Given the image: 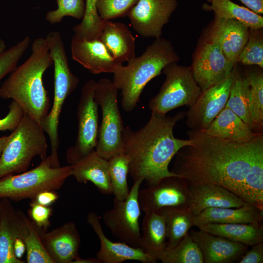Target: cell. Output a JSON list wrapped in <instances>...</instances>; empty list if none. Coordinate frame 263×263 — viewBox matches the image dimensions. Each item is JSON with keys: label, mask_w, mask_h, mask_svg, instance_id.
Wrapping results in <instances>:
<instances>
[{"label": "cell", "mask_w": 263, "mask_h": 263, "mask_svg": "<svg viewBox=\"0 0 263 263\" xmlns=\"http://www.w3.org/2000/svg\"><path fill=\"white\" fill-rule=\"evenodd\" d=\"M263 210L246 202L237 208L213 207L203 210L194 216V226L209 223L263 224Z\"/></svg>", "instance_id": "23"}, {"label": "cell", "mask_w": 263, "mask_h": 263, "mask_svg": "<svg viewBox=\"0 0 263 263\" xmlns=\"http://www.w3.org/2000/svg\"><path fill=\"white\" fill-rule=\"evenodd\" d=\"M87 220L99 239L100 247L96 254V258L100 263H121L129 260L143 263L157 262L154 256L144 252L141 248L133 247L122 242L110 240L105 235L99 217L95 212H90Z\"/></svg>", "instance_id": "17"}, {"label": "cell", "mask_w": 263, "mask_h": 263, "mask_svg": "<svg viewBox=\"0 0 263 263\" xmlns=\"http://www.w3.org/2000/svg\"><path fill=\"white\" fill-rule=\"evenodd\" d=\"M238 63L263 68V28L249 29L247 41L238 57Z\"/></svg>", "instance_id": "38"}, {"label": "cell", "mask_w": 263, "mask_h": 263, "mask_svg": "<svg viewBox=\"0 0 263 263\" xmlns=\"http://www.w3.org/2000/svg\"><path fill=\"white\" fill-rule=\"evenodd\" d=\"M111 185L114 198L124 200L130 192L127 176L129 172L130 159L124 152L108 159Z\"/></svg>", "instance_id": "35"}, {"label": "cell", "mask_w": 263, "mask_h": 263, "mask_svg": "<svg viewBox=\"0 0 263 263\" xmlns=\"http://www.w3.org/2000/svg\"><path fill=\"white\" fill-rule=\"evenodd\" d=\"M180 57L171 42L162 37L155 38L140 56L119 65L114 71L113 82L121 90V105L127 112L133 111L146 85L159 75L168 65L177 63Z\"/></svg>", "instance_id": "4"}, {"label": "cell", "mask_w": 263, "mask_h": 263, "mask_svg": "<svg viewBox=\"0 0 263 263\" xmlns=\"http://www.w3.org/2000/svg\"><path fill=\"white\" fill-rule=\"evenodd\" d=\"M198 228L209 233L247 246H253L263 242V224L209 223Z\"/></svg>", "instance_id": "27"}, {"label": "cell", "mask_w": 263, "mask_h": 263, "mask_svg": "<svg viewBox=\"0 0 263 263\" xmlns=\"http://www.w3.org/2000/svg\"><path fill=\"white\" fill-rule=\"evenodd\" d=\"M166 79L158 93L150 101L151 113L164 116L171 110L182 106H190L202 93L190 66L173 63L162 71Z\"/></svg>", "instance_id": "9"}, {"label": "cell", "mask_w": 263, "mask_h": 263, "mask_svg": "<svg viewBox=\"0 0 263 263\" xmlns=\"http://www.w3.org/2000/svg\"><path fill=\"white\" fill-rule=\"evenodd\" d=\"M70 165L71 175L79 183L91 182L101 193H113L108 160L99 155L95 150Z\"/></svg>", "instance_id": "24"}, {"label": "cell", "mask_w": 263, "mask_h": 263, "mask_svg": "<svg viewBox=\"0 0 263 263\" xmlns=\"http://www.w3.org/2000/svg\"><path fill=\"white\" fill-rule=\"evenodd\" d=\"M141 231L140 248L156 257L167 244L164 217L160 213H145L142 220Z\"/></svg>", "instance_id": "28"}, {"label": "cell", "mask_w": 263, "mask_h": 263, "mask_svg": "<svg viewBox=\"0 0 263 263\" xmlns=\"http://www.w3.org/2000/svg\"><path fill=\"white\" fill-rule=\"evenodd\" d=\"M244 201L263 210V147L254 154L244 182Z\"/></svg>", "instance_id": "32"}, {"label": "cell", "mask_w": 263, "mask_h": 263, "mask_svg": "<svg viewBox=\"0 0 263 263\" xmlns=\"http://www.w3.org/2000/svg\"><path fill=\"white\" fill-rule=\"evenodd\" d=\"M30 43V37L27 36L0 54V80L16 68L19 61L28 49Z\"/></svg>", "instance_id": "40"}, {"label": "cell", "mask_w": 263, "mask_h": 263, "mask_svg": "<svg viewBox=\"0 0 263 263\" xmlns=\"http://www.w3.org/2000/svg\"><path fill=\"white\" fill-rule=\"evenodd\" d=\"M6 45L5 42L0 38V54L6 50Z\"/></svg>", "instance_id": "50"}, {"label": "cell", "mask_w": 263, "mask_h": 263, "mask_svg": "<svg viewBox=\"0 0 263 263\" xmlns=\"http://www.w3.org/2000/svg\"><path fill=\"white\" fill-rule=\"evenodd\" d=\"M25 227L21 238L26 246L28 263H55L45 248L38 228L23 212L20 211Z\"/></svg>", "instance_id": "34"}, {"label": "cell", "mask_w": 263, "mask_h": 263, "mask_svg": "<svg viewBox=\"0 0 263 263\" xmlns=\"http://www.w3.org/2000/svg\"><path fill=\"white\" fill-rule=\"evenodd\" d=\"M187 135L192 144L178 151L171 171L189 184L220 185L244 201V180L254 154L263 147V132L246 142L224 140L198 130H190Z\"/></svg>", "instance_id": "1"}, {"label": "cell", "mask_w": 263, "mask_h": 263, "mask_svg": "<svg viewBox=\"0 0 263 263\" xmlns=\"http://www.w3.org/2000/svg\"><path fill=\"white\" fill-rule=\"evenodd\" d=\"M96 82L93 79L84 85L77 109L78 132L75 145L67 150L70 165L95 150L98 134V104L94 97Z\"/></svg>", "instance_id": "11"}, {"label": "cell", "mask_w": 263, "mask_h": 263, "mask_svg": "<svg viewBox=\"0 0 263 263\" xmlns=\"http://www.w3.org/2000/svg\"><path fill=\"white\" fill-rule=\"evenodd\" d=\"M247 8L255 13L263 14V0H240Z\"/></svg>", "instance_id": "47"}, {"label": "cell", "mask_w": 263, "mask_h": 263, "mask_svg": "<svg viewBox=\"0 0 263 263\" xmlns=\"http://www.w3.org/2000/svg\"><path fill=\"white\" fill-rule=\"evenodd\" d=\"M98 0H85V11L81 22L73 27L75 35L87 40L99 39L105 22L97 12Z\"/></svg>", "instance_id": "36"}, {"label": "cell", "mask_w": 263, "mask_h": 263, "mask_svg": "<svg viewBox=\"0 0 263 263\" xmlns=\"http://www.w3.org/2000/svg\"><path fill=\"white\" fill-rule=\"evenodd\" d=\"M9 138V135L8 136H3L0 137V158L5 146V145L8 140Z\"/></svg>", "instance_id": "49"}, {"label": "cell", "mask_w": 263, "mask_h": 263, "mask_svg": "<svg viewBox=\"0 0 263 263\" xmlns=\"http://www.w3.org/2000/svg\"><path fill=\"white\" fill-rule=\"evenodd\" d=\"M164 217L167 230V246H176L194 225V216L188 207H170L159 212Z\"/></svg>", "instance_id": "31"}, {"label": "cell", "mask_w": 263, "mask_h": 263, "mask_svg": "<svg viewBox=\"0 0 263 263\" xmlns=\"http://www.w3.org/2000/svg\"><path fill=\"white\" fill-rule=\"evenodd\" d=\"M13 251L15 257L18 259L21 260V259L26 252V246L20 236L15 239L13 244Z\"/></svg>", "instance_id": "46"}, {"label": "cell", "mask_w": 263, "mask_h": 263, "mask_svg": "<svg viewBox=\"0 0 263 263\" xmlns=\"http://www.w3.org/2000/svg\"><path fill=\"white\" fill-rule=\"evenodd\" d=\"M163 263H204L202 252L188 233L175 246H167L156 256Z\"/></svg>", "instance_id": "33"}, {"label": "cell", "mask_w": 263, "mask_h": 263, "mask_svg": "<svg viewBox=\"0 0 263 263\" xmlns=\"http://www.w3.org/2000/svg\"><path fill=\"white\" fill-rule=\"evenodd\" d=\"M262 69L244 73L250 86L253 121L255 126L263 125V73Z\"/></svg>", "instance_id": "37"}, {"label": "cell", "mask_w": 263, "mask_h": 263, "mask_svg": "<svg viewBox=\"0 0 263 263\" xmlns=\"http://www.w3.org/2000/svg\"><path fill=\"white\" fill-rule=\"evenodd\" d=\"M73 263H100L97 258H90L88 259H81L79 257L76 258Z\"/></svg>", "instance_id": "48"}, {"label": "cell", "mask_w": 263, "mask_h": 263, "mask_svg": "<svg viewBox=\"0 0 263 263\" xmlns=\"http://www.w3.org/2000/svg\"><path fill=\"white\" fill-rule=\"evenodd\" d=\"M249 28L234 19L214 17L201 38L216 43L228 59L237 64L248 38Z\"/></svg>", "instance_id": "16"}, {"label": "cell", "mask_w": 263, "mask_h": 263, "mask_svg": "<svg viewBox=\"0 0 263 263\" xmlns=\"http://www.w3.org/2000/svg\"><path fill=\"white\" fill-rule=\"evenodd\" d=\"M207 134L224 140L246 142L258 133L228 108L225 106L204 131Z\"/></svg>", "instance_id": "26"}, {"label": "cell", "mask_w": 263, "mask_h": 263, "mask_svg": "<svg viewBox=\"0 0 263 263\" xmlns=\"http://www.w3.org/2000/svg\"><path fill=\"white\" fill-rule=\"evenodd\" d=\"M236 65L216 43L201 38L190 68L195 80L204 91L228 77Z\"/></svg>", "instance_id": "12"}, {"label": "cell", "mask_w": 263, "mask_h": 263, "mask_svg": "<svg viewBox=\"0 0 263 263\" xmlns=\"http://www.w3.org/2000/svg\"><path fill=\"white\" fill-rule=\"evenodd\" d=\"M225 106L235 113L253 130L254 125L250 86L244 73L237 70L236 65L229 97Z\"/></svg>", "instance_id": "29"}, {"label": "cell", "mask_w": 263, "mask_h": 263, "mask_svg": "<svg viewBox=\"0 0 263 263\" xmlns=\"http://www.w3.org/2000/svg\"><path fill=\"white\" fill-rule=\"evenodd\" d=\"M39 233L55 263H72L79 257L81 240L74 223L68 222L48 232L39 231Z\"/></svg>", "instance_id": "20"}, {"label": "cell", "mask_w": 263, "mask_h": 263, "mask_svg": "<svg viewBox=\"0 0 263 263\" xmlns=\"http://www.w3.org/2000/svg\"><path fill=\"white\" fill-rule=\"evenodd\" d=\"M53 62L45 38L33 41L31 54L27 59L10 73L0 86V96L12 99L39 124L48 114L50 107L48 92L42 77Z\"/></svg>", "instance_id": "3"}, {"label": "cell", "mask_w": 263, "mask_h": 263, "mask_svg": "<svg viewBox=\"0 0 263 263\" xmlns=\"http://www.w3.org/2000/svg\"><path fill=\"white\" fill-rule=\"evenodd\" d=\"M239 263H263V242L253 245L252 248L247 250L238 261Z\"/></svg>", "instance_id": "44"}, {"label": "cell", "mask_w": 263, "mask_h": 263, "mask_svg": "<svg viewBox=\"0 0 263 263\" xmlns=\"http://www.w3.org/2000/svg\"><path fill=\"white\" fill-rule=\"evenodd\" d=\"M118 91L109 79L101 78L96 82L94 97L102 115L95 150L107 160L123 150L124 128L118 106Z\"/></svg>", "instance_id": "8"}, {"label": "cell", "mask_w": 263, "mask_h": 263, "mask_svg": "<svg viewBox=\"0 0 263 263\" xmlns=\"http://www.w3.org/2000/svg\"><path fill=\"white\" fill-rule=\"evenodd\" d=\"M177 6V0H138L127 16L138 34L157 38Z\"/></svg>", "instance_id": "15"}, {"label": "cell", "mask_w": 263, "mask_h": 263, "mask_svg": "<svg viewBox=\"0 0 263 263\" xmlns=\"http://www.w3.org/2000/svg\"><path fill=\"white\" fill-rule=\"evenodd\" d=\"M236 66V65H235ZM234 70L225 80L204 91L185 113L186 125L191 130L205 131L225 106L233 82Z\"/></svg>", "instance_id": "14"}, {"label": "cell", "mask_w": 263, "mask_h": 263, "mask_svg": "<svg viewBox=\"0 0 263 263\" xmlns=\"http://www.w3.org/2000/svg\"><path fill=\"white\" fill-rule=\"evenodd\" d=\"M138 0H98L97 10L100 18L108 21L127 15Z\"/></svg>", "instance_id": "41"}, {"label": "cell", "mask_w": 263, "mask_h": 263, "mask_svg": "<svg viewBox=\"0 0 263 263\" xmlns=\"http://www.w3.org/2000/svg\"><path fill=\"white\" fill-rule=\"evenodd\" d=\"M189 185V199L188 207L194 216L207 208H237L246 203L218 185L211 183Z\"/></svg>", "instance_id": "21"}, {"label": "cell", "mask_w": 263, "mask_h": 263, "mask_svg": "<svg viewBox=\"0 0 263 263\" xmlns=\"http://www.w3.org/2000/svg\"><path fill=\"white\" fill-rule=\"evenodd\" d=\"M52 209L42 206L32 200L30 204L28 214L30 220L40 231H46L50 226V218L52 214Z\"/></svg>", "instance_id": "42"}, {"label": "cell", "mask_w": 263, "mask_h": 263, "mask_svg": "<svg viewBox=\"0 0 263 263\" xmlns=\"http://www.w3.org/2000/svg\"><path fill=\"white\" fill-rule=\"evenodd\" d=\"M48 144L40 125L24 114L9 135L0 158V178L27 170L36 156L47 157Z\"/></svg>", "instance_id": "6"}, {"label": "cell", "mask_w": 263, "mask_h": 263, "mask_svg": "<svg viewBox=\"0 0 263 263\" xmlns=\"http://www.w3.org/2000/svg\"><path fill=\"white\" fill-rule=\"evenodd\" d=\"M1 199H0V209H1Z\"/></svg>", "instance_id": "51"}, {"label": "cell", "mask_w": 263, "mask_h": 263, "mask_svg": "<svg viewBox=\"0 0 263 263\" xmlns=\"http://www.w3.org/2000/svg\"><path fill=\"white\" fill-rule=\"evenodd\" d=\"M57 7L47 12L45 18L51 24L60 22L65 17L76 19L83 17L85 3L84 0H56Z\"/></svg>", "instance_id": "39"}, {"label": "cell", "mask_w": 263, "mask_h": 263, "mask_svg": "<svg viewBox=\"0 0 263 263\" xmlns=\"http://www.w3.org/2000/svg\"><path fill=\"white\" fill-rule=\"evenodd\" d=\"M206 0L208 2H209V1H210V0Z\"/></svg>", "instance_id": "52"}, {"label": "cell", "mask_w": 263, "mask_h": 263, "mask_svg": "<svg viewBox=\"0 0 263 263\" xmlns=\"http://www.w3.org/2000/svg\"><path fill=\"white\" fill-rule=\"evenodd\" d=\"M70 176V165L53 167L49 155L31 170L0 178V199L33 200L41 191L59 189Z\"/></svg>", "instance_id": "7"}, {"label": "cell", "mask_w": 263, "mask_h": 263, "mask_svg": "<svg viewBox=\"0 0 263 263\" xmlns=\"http://www.w3.org/2000/svg\"><path fill=\"white\" fill-rule=\"evenodd\" d=\"M143 181L141 178L134 181L126 199L120 200L114 198L113 208L103 214L104 223L115 238L139 248L141 232L139 219L141 210L138 195Z\"/></svg>", "instance_id": "10"}, {"label": "cell", "mask_w": 263, "mask_h": 263, "mask_svg": "<svg viewBox=\"0 0 263 263\" xmlns=\"http://www.w3.org/2000/svg\"><path fill=\"white\" fill-rule=\"evenodd\" d=\"M189 184L183 178L169 176L140 189L138 199L144 213L157 212L170 207H188Z\"/></svg>", "instance_id": "13"}, {"label": "cell", "mask_w": 263, "mask_h": 263, "mask_svg": "<svg viewBox=\"0 0 263 263\" xmlns=\"http://www.w3.org/2000/svg\"><path fill=\"white\" fill-rule=\"evenodd\" d=\"M24 114L21 107L12 100L9 105L7 115L0 119V131H13L19 125Z\"/></svg>", "instance_id": "43"}, {"label": "cell", "mask_w": 263, "mask_h": 263, "mask_svg": "<svg viewBox=\"0 0 263 263\" xmlns=\"http://www.w3.org/2000/svg\"><path fill=\"white\" fill-rule=\"evenodd\" d=\"M0 211V263H23L13 251L15 239L22 235L25 225L20 211H16L7 198L1 199Z\"/></svg>", "instance_id": "22"}, {"label": "cell", "mask_w": 263, "mask_h": 263, "mask_svg": "<svg viewBox=\"0 0 263 263\" xmlns=\"http://www.w3.org/2000/svg\"><path fill=\"white\" fill-rule=\"evenodd\" d=\"M45 38L54 66V97L51 109L40 125L50 139L52 166L58 167L60 166L58 156V126L60 113L66 98L76 89L79 79L70 69L60 33L53 31Z\"/></svg>", "instance_id": "5"}, {"label": "cell", "mask_w": 263, "mask_h": 263, "mask_svg": "<svg viewBox=\"0 0 263 263\" xmlns=\"http://www.w3.org/2000/svg\"><path fill=\"white\" fill-rule=\"evenodd\" d=\"M209 3L210 4H203L202 9L213 11L215 17L237 20L249 29L263 28V17L246 7L237 4L230 0H210Z\"/></svg>", "instance_id": "30"}, {"label": "cell", "mask_w": 263, "mask_h": 263, "mask_svg": "<svg viewBox=\"0 0 263 263\" xmlns=\"http://www.w3.org/2000/svg\"><path fill=\"white\" fill-rule=\"evenodd\" d=\"M185 116L183 112L164 116L151 113L139 130L124 129L123 152L129 157V173L134 181L141 178L149 186L166 177L178 176L169 171V164L181 149L192 144L191 139L176 138L173 133L174 126Z\"/></svg>", "instance_id": "2"}, {"label": "cell", "mask_w": 263, "mask_h": 263, "mask_svg": "<svg viewBox=\"0 0 263 263\" xmlns=\"http://www.w3.org/2000/svg\"><path fill=\"white\" fill-rule=\"evenodd\" d=\"M99 39L121 64L136 56L135 38L127 26L121 22L106 21Z\"/></svg>", "instance_id": "25"}, {"label": "cell", "mask_w": 263, "mask_h": 263, "mask_svg": "<svg viewBox=\"0 0 263 263\" xmlns=\"http://www.w3.org/2000/svg\"><path fill=\"white\" fill-rule=\"evenodd\" d=\"M72 58L94 74L113 73L118 62L99 39L87 40L74 34L71 41Z\"/></svg>", "instance_id": "18"}, {"label": "cell", "mask_w": 263, "mask_h": 263, "mask_svg": "<svg viewBox=\"0 0 263 263\" xmlns=\"http://www.w3.org/2000/svg\"><path fill=\"white\" fill-rule=\"evenodd\" d=\"M200 247L204 263H230L239 261L248 246L202 230L188 233Z\"/></svg>", "instance_id": "19"}, {"label": "cell", "mask_w": 263, "mask_h": 263, "mask_svg": "<svg viewBox=\"0 0 263 263\" xmlns=\"http://www.w3.org/2000/svg\"><path fill=\"white\" fill-rule=\"evenodd\" d=\"M53 190H47L38 193L35 198L38 203L44 206L49 207L58 199L57 194Z\"/></svg>", "instance_id": "45"}]
</instances>
